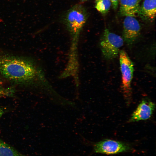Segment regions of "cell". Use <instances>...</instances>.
<instances>
[{"mask_svg": "<svg viewBox=\"0 0 156 156\" xmlns=\"http://www.w3.org/2000/svg\"><path fill=\"white\" fill-rule=\"evenodd\" d=\"M39 70L31 61L19 57L8 55L0 56V74L13 82L29 83L36 80Z\"/></svg>", "mask_w": 156, "mask_h": 156, "instance_id": "1", "label": "cell"}, {"mask_svg": "<svg viewBox=\"0 0 156 156\" xmlns=\"http://www.w3.org/2000/svg\"><path fill=\"white\" fill-rule=\"evenodd\" d=\"M88 17L87 10L80 3L74 5L66 12L64 16V23L73 39L76 40L77 38Z\"/></svg>", "mask_w": 156, "mask_h": 156, "instance_id": "2", "label": "cell"}, {"mask_svg": "<svg viewBox=\"0 0 156 156\" xmlns=\"http://www.w3.org/2000/svg\"><path fill=\"white\" fill-rule=\"evenodd\" d=\"M119 61L122 76L121 88L126 102L129 105L132 98L131 83L133 77L134 65L124 50L119 51Z\"/></svg>", "mask_w": 156, "mask_h": 156, "instance_id": "3", "label": "cell"}, {"mask_svg": "<svg viewBox=\"0 0 156 156\" xmlns=\"http://www.w3.org/2000/svg\"><path fill=\"white\" fill-rule=\"evenodd\" d=\"M123 42V39L121 36L105 29L101 38L100 43L104 57L108 60L116 57Z\"/></svg>", "mask_w": 156, "mask_h": 156, "instance_id": "4", "label": "cell"}, {"mask_svg": "<svg viewBox=\"0 0 156 156\" xmlns=\"http://www.w3.org/2000/svg\"><path fill=\"white\" fill-rule=\"evenodd\" d=\"M130 145L124 142L115 140L106 139L94 144V152L107 155L115 154L128 151L131 149Z\"/></svg>", "mask_w": 156, "mask_h": 156, "instance_id": "5", "label": "cell"}, {"mask_svg": "<svg viewBox=\"0 0 156 156\" xmlns=\"http://www.w3.org/2000/svg\"><path fill=\"white\" fill-rule=\"evenodd\" d=\"M140 30V23L134 17L126 16L123 23V39L128 45L132 44L138 38Z\"/></svg>", "mask_w": 156, "mask_h": 156, "instance_id": "6", "label": "cell"}, {"mask_svg": "<svg viewBox=\"0 0 156 156\" xmlns=\"http://www.w3.org/2000/svg\"><path fill=\"white\" fill-rule=\"evenodd\" d=\"M155 108V103L147 99L143 100L132 114L129 122L146 120L151 117Z\"/></svg>", "mask_w": 156, "mask_h": 156, "instance_id": "7", "label": "cell"}, {"mask_svg": "<svg viewBox=\"0 0 156 156\" xmlns=\"http://www.w3.org/2000/svg\"><path fill=\"white\" fill-rule=\"evenodd\" d=\"M156 0H144L140 5L138 15L144 20L152 21L155 18Z\"/></svg>", "mask_w": 156, "mask_h": 156, "instance_id": "8", "label": "cell"}, {"mask_svg": "<svg viewBox=\"0 0 156 156\" xmlns=\"http://www.w3.org/2000/svg\"><path fill=\"white\" fill-rule=\"evenodd\" d=\"M142 0H120L119 13L122 16H135L138 14Z\"/></svg>", "mask_w": 156, "mask_h": 156, "instance_id": "9", "label": "cell"}, {"mask_svg": "<svg viewBox=\"0 0 156 156\" xmlns=\"http://www.w3.org/2000/svg\"><path fill=\"white\" fill-rule=\"evenodd\" d=\"M0 156H28L23 154L0 139Z\"/></svg>", "mask_w": 156, "mask_h": 156, "instance_id": "10", "label": "cell"}, {"mask_svg": "<svg viewBox=\"0 0 156 156\" xmlns=\"http://www.w3.org/2000/svg\"><path fill=\"white\" fill-rule=\"evenodd\" d=\"M95 7L101 14L105 15L109 12L111 3L110 0H95Z\"/></svg>", "mask_w": 156, "mask_h": 156, "instance_id": "11", "label": "cell"}, {"mask_svg": "<svg viewBox=\"0 0 156 156\" xmlns=\"http://www.w3.org/2000/svg\"><path fill=\"white\" fill-rule=\"evenodd\" d=\"M0 82V97L12 96L15 92V89L13 87L5 88Z\"/></svg>", "mask_w": 156, "mask_h": 156, "instance_id": "12", "label": "cell"}, {"mask_svg": "<svg viewBox=\"0 0 156 156\" xmlns=\"http://www.w3.org/2000/svg\"><path fill=\"white\" fill-rule=\"evenodd\" d=\"M113 8L116 10L118 8L119 0H110Z\"/></svg>", "mask_w": 156, "mask_h": 156, "instance_id": "13", "label": "cell"}, {"mask_svg": "<svg viewBox=\"0 0 156 156\" xmlns=\"http://www.w3.org/2000/svg\"><path fill=\"white\" fill-rule=\"evenodd\" d=\"M3 110L2 108L0 107V118L3 114Z\"/></svg>", "mask_w": 156, "mask_h": 156, "instance_id": "14", "label": "cell"}, {"mask_svg": "<svg viewBox=\"0 0 156 156\" xmlns=\"http://www.w3.org/2000/svg\"><path fill=\"white\" fill-rule=\"evenodd\" d=\"M88 0H80V1L82 3Z\"/></svg>", "mask_w": 156, "mask_h": 156, "instance_id": "15", "label": "cell"}, {"mask_svg": "<svg viewBox=\"0 0 156 156\" xmlns=\"http://www.w3.org/2000/svg\"><path fill=\"white\" fill-rule=\"evenodd\" d=\"M0 82H1V81H0Z\"/></svg>", "mask_w": 156, "mask_h": 156, "instance_id": "16", "label": "cell"}]
</instances>
